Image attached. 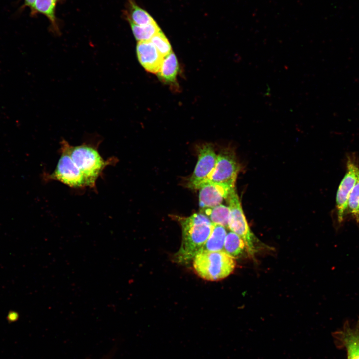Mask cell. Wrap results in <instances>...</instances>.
Returning a JSON list of instances; mask_svg holds the SVG:
<instances>
[{"label":"cell","mask_w":359,"mask_h":359,"mask_svg":"<svg viewBox=\"0 0 359 359\" xmlns=\"http://www.w3.org/2000/svg\"><path fill=\"white\" fill-rule=\"evenodd\" d=\"M35 1V0H24L23 5L22 6V8L24 9L25 8L28 7L30 9V11H31L33 8Z\"/></svg>","instance_id":"21"},{"label":"cell","mask_w":359,"mask_h":359,"mask_svg":"<svg viewBox=\"0 0 359 359\" xmlns=\"http://www.w3.org/2000/svg\"><path fill=\"white\" fill-rule=\"evenodd\" d=\"M60 0H35L33 7L30 11L31 15L35 16L41 14L45 16L50 23L53 31L59 33V27L56 17L57 4Z\"/></svg>","instance_id":"12"},{"label":"cell","mask_w":359,"mask_h":359,"mask_svg":"<svg viewBox=\"0 0 359 359\" xmlns=\"http://www.w3.org/2000/svg\"><path fill=\"white\" fill-rule=\"evenodd\" d=\"M339 336L346 349L347 359H359V319L354 327L345 323Z\"/></svg>","instance_id":"11"},{"label":"cell","mask_w":359,"mask_h":359,"mask_svg":"<svg viewBox=\"0 0 359 359\" xmlns=\"http://www.w3.org/2000/svg\"><path fill=\"white\" fill-rule=\"evenodd\" d=\"M226 200L230 210L228 228L242 239L246 244L248 253L254 257L255 254L263 247V244L260 243L251 231L235 189L230 192Z\"/></svg>","instance_id":"4"},{"label":"cell","mask_w":359,"mask_h":359,"mask_svg":"<svg viewBox=\"0 0 359 359\" xmlns=\"http://www.w3.org/2000/svg\"><path fill=\"white\" fill-rule=\"evenodd\" d=\"M226 234L225 227L221 225L213 224L211 233L201 251H223Z\"/></svg>","instance_id":"15"},{"label":"cell","mask_w":359,"mask_h":359,"mask_svg":"<svg viewBox=\"0 0 359 359\" xmlns=\"http://www.w3.org/2000/svg\"><path fill=\"white\" fill-rule=\"evenodd\" d=\"M124 16L129 24L146 25L155 21L144 9L139 6L134 0H126Z\"/></svg>","instance_id":"13"},{"label":"cell","mask_w":359,"mask_h":359,"mask_svg":"<svg viewBox=\"0 0 359 359\" xmlns=\"http://www.w3.org/2000/svg\"><path fill=\"white\" fill-rule=\"evenodd\" d=\"M150 41L164 57L172 52L170 43L161 30L156 34Z\"/></svg>","instance_id":"20"},{"label":"cell","mask_w":359,"mask_h":359,"mask_svg":"<svg viewBox=\"0 0 359 359\" xmlns=\"http://www.w3.org/2000/svg\"><path fill=\"white\" fill-rule=\"evenodd\" d=\"M136 53L140 63L147 71L158 73L164 57L150 41L138 42Z\"/></svg>","instance_id":"10"},{"label":"cell","mask_w":359,"mask_h":359,"mask_svg":"<svg viewBox=\"0 0 359 359\" xmlns=\"http://www.w3.org/2000/svg\"><path fill=\"white\" fill-rule=\"evenodd\" d=\"M223 251L234 259L242 256L245 252L248 253L244 241L232 231L226 234Z\"/></svg>","instance_id":"16"},{"label":"cell","mask_w":359,"mask_h":359,"mask_svg":"<svg viewBox=\"0 0 359 359\" xmlns=\"http://www.w3.org/2000/svg\"><path fill=\"white\" fill-rule=\"evenodd\" d=\"M200 212L208 217L212 223L228 228L230 214L228 206L221 204L212 207L201 208Z\"/></svg>","instance_id":"17"},{"label":"cell","mask_w":359,"mask_h":359,"mask_svg":"<svg viewBox=\"0 0 359 359\" xmlns=\"http://www.w3.org/2000/svg\"><path fill=\"white\" fill-rule=\"evenodd\" d=\"M133 34L138 41H150L161 29L156 21L146 25L130 24Z\"/></svg>","instance_id":"18"},{"label":"cell","mask_w":359,"mask_h":359,"mask_svg":"<svg viewBox=\"0 0 359 359\" xmlns=\"http://www.w3.org/2000/svg\"><path fill=\"white\" fill-rule=\"evenodd\" d=\"M234 258L223 251H202L193 259V266L196 273L203 279L216 281L226 278L234 270Z\"/></svg>","instance_id":"3"},{"label":"cell","mask_w":359,"mask_h":359,"mask_svg":"<svg viewBox=\"0 0 359 359\" xmlns=\"http://www.w3.org/2000/svg\"><path fill=\"white\" fill-rule=\"evenodd\" d=\"M347 214L356 223H359V177L349 196Z\"/></svg>","instance_id":"19"},{"label":"cell","mask_w":359,"mask_h":359,"mask_svg":"<svg viewBox=\"0 0 359 359\" xmlns=\"http://www.w3.org/2000/svg\"><path fill=\"white\" fill-rule=\"evenodd\" d=\"M240 168L234 153L230 150H224L217 155L215 168L208 181L222 185L230 190L235 189Z\"/></svg>","instance_id":"7"},{"label":"cell","mask_w":359,"mask_h":359,"mask_svg":"<svg viewBox=\"0 0 359 359\" xmlns=\"http://www.w3.org/2000/svg\"><path fill=\"white\" fill-rule=\"evenodd\" d=\"M60 152V157L54 171L51 174H45L44 179L58 181L75 189L88 187L84 176L62 144Z\"/></svg>","instance_id":"5"},{"label":"cell","mask_w":359,"mask_h":359,"mask_svg":"<svg viewBox=\"0 0 359 359\" xmlns=\"http://www.w3.org/2000/svg\"><path fill=\"white\" fill-rule=\"evenodd\" d=\"M179 71V64L176 56L171 52L164 57L160 69L157 73L163 81L172 83L175 81Z\"/></svg>","instance_id":"14"},{"label":"cell","mask_w":359,"mask_h":359,"mask_svg":"<svg viewBox=\"0 0 359 359\" xmlns=\"http://www.w3.org/2000/svg\"><path fill=\"white\" fill-rule=\"evenodd\" d=\"M179 220L182 228V240L175 259L177 262L186 263L201 251L211 233L213 223L200 212L187 217H179Z\"/></svg>","instance_id":"1"},{"label":"cell","mask_w":359,"mask_h":359,"mask_svg":"<svg viewBox=\"0 0 359 359\" xmlns=\"http://www.w3.org/2000/svg\"><path fill=\"white\" fill-rule=\"evenodd\" d=\"M359 177V164L354 155L347 156L345 173L338 187L336 196V216L339 225L347 216L349 196Z\"/></svg>","instance_id":"6"},{"label":"cell","mask_w":359,"mask_h":359,"mask_svg":"<svg viewBox=\"0 0 359 359\" xmlns=\"http://www.w3.org/2000/svg\"><path fill=\"white\" fill-rule=\"evenodd\" d=\"M66 149L72 160L84 176L88 187L94 188L96 181L105 167L115 163L116 158L104 160L95 144L84 143L71 145L66 140L61 143Z\"/></svg>","instance_id":"2"},{"label":"cell","mask_w":359,"mask_h":359,"mask_svg":"<svg viewBox=\"0 0 359 359\" xmlns=\"http://www.w3.org/2000/svg\"><path fill=\"white\" fill-rule=\"evenodd\" d=\"M198 189L199 202L201 208L212 207L221 204L233 190L210 181L202 184Z\"/></svg>","instance_id":"9"},{"label":"cell","mask_w":359,"mask_h":359,"mask_svg":"<svg viewBox=\"0 0 359 359\" xmlns=\"http://www.w3.org/2000/svg\"><path fill=\"white\" fill-rule=\"evenodd\" d=\"M198 161L191 176L187 182L188 188L198 189L209 180L215 168L217 155L210 144L202 145L198 148Z\"/></svg>","instance_id":"8"}]
</instances>
